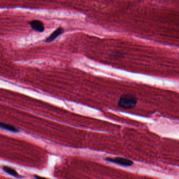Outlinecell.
Here are the masks:
<instances>
[{
	"instance_id": "6da1fadb",
	"label": "cell",
	"mask_w": 179,
	"mask_h": 179,
	"mask_svg": "<svg viewBox=\"0 0 179 179\" xmlns=\"http://www.w3.org/2000/svg\"><path fill=\"white\" fill-rule=\"evenodd\" d=\"M137 99L134 96L125 94L121 96L118 102V106L124 109H130L136 106Z\"/></svg>"
},
{
	"instance_id": "7a4b0ae2",
	"label": "cell",
	"mask_w": 179,
	"mask_h": 179,
	"mask_svg": "<svg viewBox=\"0 0 179 179\" xmlns=\"http://www.w3.org/2000/svg\"><path fill=\"white\" fill-rule=\"evenodd\" d=\"M106 160L108 161L110 163H114L116 164H119L123 166H131L133 165V161L128 159L123 158H107Z\"/></svg>"
},
{
	"instance_id": "3957f363",
	"label": "cell",
	"mask_w": 179,
	"mask_h": 179,
	"mask_svg": "<svg viewBox=\"0 0 179 179\" xmlns=\"http://www.w3.org/2000/svg\"><path fill=\"white\" fill-rule=\"evenodd\" d=\"M29 24L32 27L33 30L35 31L36 32H43L45 30L44 25L42 21L39 20H33L29 22Z\"/></svg>"
},
{
	"instance_id": "277c9868",
	"label": "cell",
	"mask_w": 179,
	"mask_h": 179,
	"mask_svg": "<svg viewBox=\"0 0 179 179\" xmlns=\"http://www.w3.org/2000/svg\"><path fill=\"white\" fill-rule=\"evenodd\" d=\"M64 32V29L62 27H58L57 28L55 31L53 32L52 33L50 34V36L47 38L45 42L46 43H50L53 41L54 40L56 39V38L60 35L62 34Z\"/></svg>"
},
{
	"instance_id": "5b68a950",
	"label": "cell",
	"mask_w": 179,
	"mask_h": 179,
	"mask_svg": "<svg viewBox=\"0 0 179 179\" xmlns=\"http://www.w3.org/2000/svg\"><path fill=\"white\" fill-rule=\"evenodd\" d=\"M0 126L3 129H5V130L13 132V133H17L19 131V130L16 127H14V126H12V125H9V124L1 122Z\"/></svg>"
},
{
	"instance_id": "8992f818",
	"label": "cell",
	"mask_w": 179,
	"mask_h": 179,
	"mask_svg": "<svg viewBox=\"0 0 179 179\" xmlns=\"http://www.w3.org/2000/svg\"><path fill=\"white\" fill-rule=\"evenodd\" d=\"M2 169L4 172H5L6 173H7L9 175H12L15 177H19L20 176L19 174L14 169H13V168H11V167L8 166H3L2 167Z\"/></svg>"
}]
</instances>
